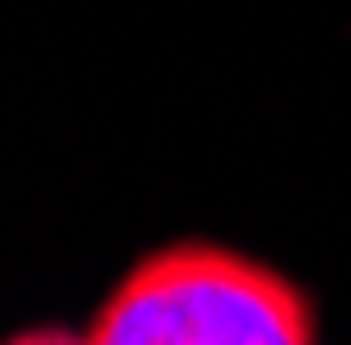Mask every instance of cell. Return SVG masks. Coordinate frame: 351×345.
Returning a JSON list of instances; mask_svg holds the SVG:
<instances>
[{
	"mask_svg": "<svg viewBox=\"0 0 351 345\" xmlns=\"http://www.w3.org/2000/svg\"><path fill=\"white\" fill-rule=\"evenodd\" d=\"M88 345H320V326L289 276L189 239L125 270Z\"/></svg>",
	"mask_w": 351,
	"mask_h": 345,
	"instance_id": "obj_1",
	"label": "cell"
},
{
	"mask_svg": "<svg viewBox=\"0 0 351 345\" xmlns=\"http://www.w3.org/2000/svg\"><path fill=\"white\" fill-rule=\"evenodd\" d=\"M7 345H88V339H75V333H63V326H25V333H13Z\"/></svg>",
	"mask_w": 351,
	"mask_h": 345,
	"instance_id": "obj_2",
	"label": "cell"
}]
</instances>
